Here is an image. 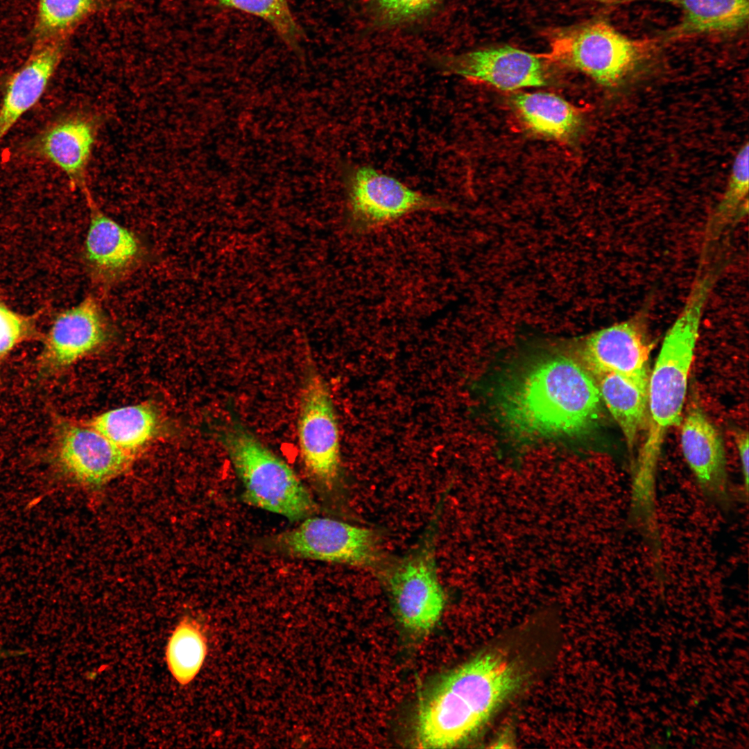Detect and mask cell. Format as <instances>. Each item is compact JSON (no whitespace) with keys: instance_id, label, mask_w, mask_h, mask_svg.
<instances>
[{"instance_id":"cell-15","label":"cell","mask_w":749,"mask_h":749,"mask_svg":"<svg viewBox=\"0 0 749 749\" xmlns=\"http://www.w3.org/2000/svg\"><path fill=\"white\" fill-rule=\"evenodd\" d=\"M98 121L93 116L75 112L49 123L26 144L34 157L47 161L64 173L73 187L83 193L87 169L96 139Z\"/></svg>"},{"instance_id":"cell-2","label":"cell","mask_w":749,"mask_h":749,"mask_svg":"<svg viewBox=\"0 0 749 749\" xmlns=\"http://www.w3.org/2000/svg\"><path fill=\"white\" fill-rule=\"evenodd\" d=\"M531 671L520 656L493 647L447 673L419 705L418 747L447 748L470 739L525 685Z\"/></svg>"},{"instance_id":"cell-5","label":"cell","mask_w":749,"mask_h":749,"mask_svg":"<svg viewBox=\"0 0 749 749\" xmlns=\"http://www.w3.org/2000/svg\"><path fill=\"white\" fill-rule=\"evenodd\" d=\"M654 42L631 39L605 21L561 30L543 55L586 74L605 87L623 81L645 58Z\"/></svg>"},{"instance_id":"cell-12","label":"cell","mask_w":749,"mask_h":749,"mask_svg":"<svg viewBox=\"0 0 749 749\" xmlns=\"http://www.w3.org/2000/svg\"><path fill=\"white\" fill-rule=\"evenodd\" d=\"M107 336L103 310L97 300L88 295L55 317L37 360L40 374L49 377L69 368L98 348Z\"/></svg>"},{"instance_id":"cell-3","label":"cell","mask_w":749,"mask_h":749,"mask_svg":"<svg viewBox=\"0 0 749 749\" xmlns=\"http://www.w3.org/2000/svg\"><path fill=\"white\" fill-rule=\"evenodd\" d=\"M714 286L706 275L696 277L686 302L667 331L648 384L647 433L634 464L644 476L657 474L667 431L678 426L688 388L702 315Z\"/></svg>"},{"instance_id":"cell-25","label":"cell","mask_w":749,"mask_h":749,"mask_svg":"<svg viewBox=\"0 0 749 749\" xmlns=\"http://www.w3.org/2000/svg\"><path fill=\"white\" fill-rule=\"evenodd\" d=\"M221 5L259 17L268 23L291 48L299 49L301 28L288 0H215Z\"/></svg>"},{"instance_id":"cell-9","label":"cell","mask_w":749,"mask_h":749,"mask_svg":"<svg viewBox=\"0 0 749 749\" xmlns=\"http://www.w3.org/2000/svg\"><path fill=\"white\" fill-rule=\"evenodd\" d=\"M297 429L305 470L323 490L334 491L341 472L340 432L327 384L313 365L303 379Z\"/></svg>"},{"instance_id":"cell-21","label":"cell","mask_w":749,"mask_h":749,"mask_svg":"<svg viewBox=\"0 0 749 749\" xmlns=\"http://www.w3.org/2000/svg\"><path fill=\"white\" fill-rule=\"evenodd\" d=\"M87 423L131 456L153 439L160 420L155 408L143 403L109 410Z\"/></svg>"},{"instance_id":"cell-6","label":"cell","mask_w":749,"mask_h":749,"mask_svg":"<svg viewBox=\"0 0 749 749\" xmlns=\"http://www.w3.org/2000/svg\"><path fill=\"white\" fill-rule=\"evenodd\" d=\"M433 538L429 534L410 553L379 571L398 621L417 635L435 628L445 607Z\"/></svg>"},{"instance_id":"cell-26","label":"cell","mask_w":749,"mask_h":749,"mask_svg":"<svg viewBox=\"0 0 749 749\" xmlns=\"http://www.w3.org/2000/svg\"><path fill=\"white\" fill-rule=\"evenodd\" d=\"M35 318L17 313L0 303V360L36 334Z\"/></svg>"},{"instance_id":"cell-11","label":"cell","mask_w":749,"mask_h":749,"mask_svg":"<svg viewBox=\"0 0 749 749\" xmlns=\"http://www.w3.org/2000/svg\"><path fill=\"white\" fill-rule=\"evenodd\" d=\"M53 457L69 476L96 486L122 472L130 455L86 423L59 419L54 427Z\"/></svg>"},{"instance_id":"cell-24","label":"cell","mask_w":749,"mask_h":749,"mask_svg":"<svg viewBox=\"0 0 749 749\" xmlns=\"http://www.w3.org/2000/svg\"><path fill=\"white\" fill-rule=\"evenodd\" d=\"M206 639L192 621H182L166 648V662L174 678L182 685L191 682L200 671L207 655Z\"/></svg>"},{"instance_id":"cell-19","label":"cell","mask_w":749,"mask_h":749,"mask_svg":"<svg viewBox=\"0 0 749 749\" xmlns=\"http://www.w3.org/2000/svg\"><path fill=\"white\" fill-rule=\"evenodd\" d=\"M602 401L619 426L630 451L648 422V390L619 374L589 372Z\"/></svg>"},{"instance_id":"cell-20","label":"cell","mask_w":749,"mask_h":749,"mask_svg":"<svg viewBox=\"0 0 749 749\" xmlns=\"http://www.w3.org/2000/svg\"><path fill=\"white\" fill-rule=\"evenodd\" d=\"M513 102L527 126L544 136L567 139L580 127L579 112L556 94L542 92L519 93L513 98Z\"/></svg>"},{"instance_id":"cell-4","label":"cell","mask_w":749,"mask_h":749,"mask_svg":"<svg viewBox=\"0 0 749 749\" xmlns=\"http://www.w3.org/2000/svg\"><path fill=\"white\" fill-rule=\"evenodd\" d=\"M219 439L247 503L291 521L314 514L316 503L295 471L248 428L227 422L222 425Z\"/></svg>"},{"instance_id":"cell-22","label":"cell","mask_w":749,"mask_h":749,"mask_svg":"<svg viewBox=\"0 0 749 749\" xmlns=\"http://www.w3.org/2000/svg\"><path fill=\"white\" fill-rule=\"evenodd\" d=\"M748 151L746 141L734 160L727 188L706 225L703 252L709 251L730 227L748 214Z\"/></svg>"},{"instance_id":"cell-1","label":"cell","mask_w":749,"mask_h":749,"mask_svg":"<svg viewBox=\"0 0 749 749\" xmlns=\"http://www.w3.org/2000/svg\"><path fill=\"white\" fill-rule=\"evenodd\" d=\"M596 382L576 358L544 352L523 363L501 384L497 406L515 438L535 441L584 436L598 424Z\"/></svg>"},{"instance_id":"cell-8","label":"cell","mask_w":749,"mask_h":749,"mask_svg":"<svg viewBox=\"0 0 749 749\" xmlns=\"http://www.w3.org/2000/svg\"><path fill=\"white\" fill-rule=\"evenodd\" d=\"M348 220L356 233H365L415 212L451 208L442 199L425 195L368 165L343 167Z\"/></svg>"},{"instance_id":"cell-14","label":"cell","mask_w":749,"mask_h":749,"mask_svg":"<svg viewBox=\"0 0 749 749\" xmlns=\"http://www.w3.org/2000/svg\"><path fill=\"white\" fill-rule=\"evenodd\" d=\"M444 71L503 90L546 84L544 55L510 46L476 50L442 60Z\"/></svg>"},{"instance_id":"cell-16","label":"cell","mask_w":749,"mask_h":749,"mask_svg":"<svg viewBox=\"0 0 749 749\" xmlns=\"http://www.w3.org/2000/svg\"><path fill=\"white\" fill-rule=\"evenodd\" d=\"M85 196L89 208L85 259L95 280L110 284L127 275L139 264L144 248L132 231L98 208L89 191Z\"/></svg>"},{"instance_id":"cell-13","label":"cell","mask_w":749,"mask_h":749,"mask_svg":"<svg viewBox=\"0 0 749 749\" xmlns=\"http://www.w3.org/2000/svg\"><path fill=\"white\" fill-rule=\"evenodd\" d=\"M680 445L703 494L728 508L732 499L723 438L694 398L682 420Z\"/></svg>"},{"instance_id":"cell-17","label":"cell","mask_w":749,"mask_h":749,"mask_svg":"<svg viewBox=\"0 0 749 749\" xmlns=\"http://www.w3.org/2000/svg\"><path fill=\"white\" fill-rule=\"evenodd\" d=\"M64 53V41L36 44L24 63L8 78L0 103V142L44 95Z\"/></svg>"},{"instance_id":"cell-27","label":"cell","mask_w":749,"mask_h":749,"mask_svg":"<svg viewBox=\"0 0 749 749\" xmlns=\"http://www.w3.org/2000/svg\"><path fill=\"white\" fill-rule=\"evenodd\" d=\"M440 0H374L375 10L388 24H399L427 14Z\"/></svg>"},{"instance_id":"cell-23","label":"cell","mask_w":749,"mask_h":749,"mask_svg":"<svg viewBox=\"0 0 749 749\" xmlns=\"http://www.w3.org/2000/svg\"><path fill=\"white\" fill-rule=\"evenodd\" d=\"M98 5V0H37L34 37L37 43L64 41Z\"/></svg>"},{"instance_id":"cell-28","label":"cell","mask_w":749,"mask_h":749,"mask_svg":"<svg viewBox=\"0 0 749 749\" xmlns=\"http://www.w3.org/2000/svg\"><path fill=\"white\" fill-rule=\"evenodd\" d=\"M748 433L739 431L735 433V442L737 447L743 481V490L746 497L748 495L749 484V459H748Z\"/></svg>"},{"instance_id":"cell-10","label":"cell","mask_w":749,"mask_h":749,"mask_svg":"<svg viewBox=\"0 0 749 749\" xmlns=\"http://www.w3.org/2000/svg\"><path fill=\"white\" fill-rule=\"evenodd\" d=\"M569 344L588 372H613L648 390L651 343L645 310Z\"/></svg>"},{"instance_id":"cell-18","label":"cell","mask_w":749,"mask_h":749,"mask_svg":"<svg viewBox=\"0 0 749 749\" xmlns=\"http://www.w3.org/2000/svg\"><path fill=\"white\" fill-rule=\"evenodd\" d=\"M653 1L674 6L682 12L681 21L664 35V41L732 32L743 28L748 20V0Z\"/></svg>"},{"instance_id":"cell-7","label":"cell","mask_w":749,"mask_h":749,"mask_svg":"<svg viewBox=\"0 0 749 749\" xmlns=\"http://www.w3.org/2000/svg\"><path fill=\"white\" fill-rule=\"evenodd\" d=\"M273 544L294 558L377 571L387 562L374 531L329 517H309L275 535Z\"/></svg>"}]
</instances>
